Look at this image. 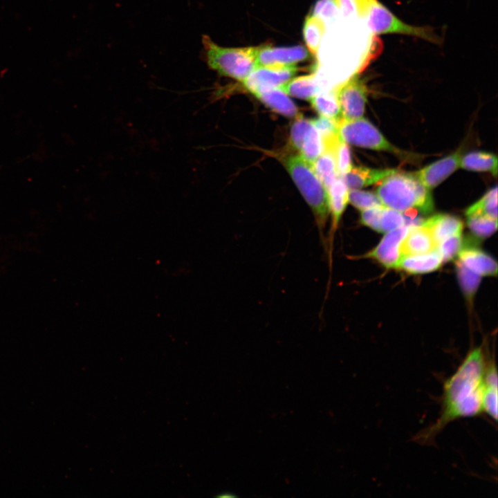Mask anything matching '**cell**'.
<instances>
[{
	"label": "cell",
	"mask_w": 498,
	"mask_h": 498,
	"mask_svg": "<svg viewBox=\"0 0 498 498\" xmlns=\"http://www.w3.org/2000/svg\"><path fill=\"white\" fill-rule=\"evenodd\" d=\"M486 362L481 347L468 353L456 371L444 382L437 420L416 436L417 441L430 443L451 422L483 413Z\"/></svg>",
	"instance_id": "obj_1"
},
{
	"label": "cell",
	"mask_w": 498,
	"mask_h": 498,
	"mask_svg": "<svg viewBox=\"0 0 498 498\" xmlns=\"http://www.w3.org/2000/svg\"><path fill=\"white\" fill-rule=\"evenodd\" d=\"M378 183L376 195L384 206L403 212L413 209L423 214L432 212L434 203L430 190L414 173L397 171Z\"/></svg>",
	"instance_id": "obj_2"
},
{
	"label": "cell",
	"mask_w": 498,
	"mask_h": 498,
	"mask_svg": "<svg viewBox=\"0 0 498 498\" xmlns=\"http://www.w3.org/2000/svg\"><path fill=\"white\" fill-rule=\"evenodd\" d=\"M285 165L313 213L322 245L325 247L324 230L329 216L328 190L314 172L312 164L300 155L288 157Z\"/></svg>",
	"instance_id": "obj_3"
},
{
	"label": "cell",
	"mask_w": 498,
	"mask_h": 498,
	"mask_svg": "<svg viewBox=\"0 0 498 498\" xmlns=\"http://www.w3.org/2000/svg\"><path fill=\"white\" fill-rule=\"evenodd\" d=\"M356 15L367 20L374 34H401L425 39L435 44L441 39L430 27L407 24L378 0H355Z\"/></svg>",
	"instance_id": "obj_4"
},
{
	"label": "cell",
	"mask_w": 498,
	"mask_h": 498,
	"mask_svg": "<svg viewBox=\"0 0 498 498\" xmlns=\"http://www.w3.org/2000/svg\"><path fill=\"white\" fill-rule=\"evenodd\" d=\"M202 43L208 65L220 75L242 82L257 67L256 46L223 47L203 35Z\"/></svg>",
	"instance_id": "obj_5"
},
{
	"label": "cell",
	"mask_w": 498,
	"mask_h": 498,
	"mask_svg": "<svg viewBox=\"0 0 498 498\" xmlns=\"http://www.w3.org/2000/svg\"><path fill=\"white\" fill-rule=\"evenodd\" d=\"M338 131L341 140L347 143L378 151H385L404 156V152L390 143L369 121L360 118L338 120Z\"/></svg>",
	"instance_id": "obj_6"
},
{
	"label": "cell",
	"mask_w": 498,
	"mask_h": 498,
	"mask_svg": "<svg viewBox=\"0 0 498 498\" xmlns=\"http://www.w3.org/2000/svg\"><path fill=\"white\" fill-rule=\"evenodd\" d=\"M340 108V116L347 120L362 118L368 90L358 72L353 73L333 88Z\"/></svg>",
	"instance_id": "obj_7"
},
{
	"label": "cell",
	"mask_w": 498,
	"mask_h": 498,
	"mask_svg": "<svg viewBox=\"0 0 498 498\" xmlns=\"http://www.w3.org/2000/svg\"><path fill=\"white\" fill-rule=\"evenodd\" d=\"M298 68L295 64L257 66L241 82L252 94L274 87H279L290 80Z\"/></svg>",
	"instance_id": "obj_8"
},
{
	"label": "cell",
	"mask_w": 498,
	"mask_h": 498,
	"mask_svg": "<svg viewBox=\"0 0 498 498\" xmlns=\"http://www.w3.org/2000/svg\"><path fill=\"white\" fill-rule=\"evenodd\" d=\"M409 226L403 225L394 229L383 237L377 246L365 255L377 260L387 268H396L402 257L400 244L407 235Z\"/></svg>",
	"instance_id": "obj_9"
},
{
	"label": "cell",
	"mask_w": 498,
	"mask_h": 498,
	"mask_svg": "<svg viewBox=\"0 0 498 498\" xmlns=\"http://www.w3.org/2000/svg\"><path fill=\"white\" fill-rule=\"evenodd\" d=\"M309 53L302 46L273 47L270 44L256 46L257 66L269 65H291L308 58Z\"/></svg>",
	"instance_id": "obj_10"
},
{
	"label": "cell",
	"mask_w": 498,
	"mask_h": 498,
	"mask_svg": "<svg viewBox=\"0 0 498 498\" xmlns=\"http://www.w3.org/2000/svg\"><path fill=\"white\" fill-rule=\"evenodd\" d=\"M329 214L331 225L328 237L326 238L325 248L328 251L329 265H331L333 242L335 232L340 220L349 203V189L340 176H338L328 189Z\"/></svg>",
	"instance_id": "obj_11"
},
{
	"label": "cell",
	"mask_w": 498,
	"mask_h": 498,
	"mask_svg": "<svg viewBox=\"0 0 498 498\" xmlns=\"http://www.w3.org/2000/svg\"><path fill=\"white\" fill-rule=\"evenodd\" d=\"M461 151L437 160L414 173L418 181L427 189L436 187L460 167Z\"/></svg>",
	"instance_id": "obj_12"
},
{
	"label": "cell",
	"mask_w": 498,
	"mask_h": 498,
	"mask_svg": "<svg viewBox=\"0 0 498 498\" xmlns=\"http://www.w3.org/2000/svg\"><path fill=\"white\" fill-rule=\"evenodd\" d=\"M400 249L402 256L420 255L436 250V244L426 228L410 226Z\"/></svg>",
	"instance_id": "obj_13"
},
{
	"label": "cell",
	"mask_w": 498,
	"mask_h": 498,
	"mask_svg": "<svg viewBox=\"0 0 498 498\" xmlns=\"http://www.w3.org/2000/svg\"><path fill=\"white\" fill-rule=\"evenodd\" d=\"M422 226L431 233L437 246L444 239L462 233L463 224L461 220L453 215L438 214L423 220Z\"/></svg>",
	"instance_id": "obj_14"
},
{
	"label": "cell",
	"mask_w": 498,
	"mask_h": 498,
	"mask_svg": "<svg viewBox=\"0 0 498 498\" xmlns=\"http://www.w3.org/2000/svg\"><path fill=\"white\" fill-rule=\"evenodd\" d=\"M459 260L470 270L480 276H496L497 261L489 255L474 247L464 248L460 250Z\"/></svg>",
	"instance_id": "obj_15"
},
{
	"label": "cell",
	"mask_w": 498,
	"mask_h": 498,
	"mask_svg": "<svg viewBox=\"0 0 498 498\" xmlns=\"http://www.w3.org/2000/svg\"><path fill=\"white\" fill-rule=\"evenodd\" d=\"M397 171L394 169H373L357 166L352 167L341 178L348 189L358 190L378 183Z\"/></svg>",
	"instance_id": "obj_16"
},
{
	"label": "cell",
	"mask_w": 498,
	"mask_h": 498,
	"mask_svg": "<svg viewBox=\"0 0 498 498\" xmlns=\"http://www.w3.org/2000/svg\"><path fill=\"white\" fill-rule=\"evenodd\" d=\"M442 263L439 252L435 250L424 254L402 256L396 268L409 274H423L437 270Z\"/></svg>",
	"instance_id": "obj_17"
},
{
	"label": "cell",
	"mask_w": 498,
	"mask_h": 498,
	"mask_svg": "<svg viewBox=\"0 0 498 498\" xmlns=\"http://www.w3.org/2000/svg\"><path fill=\"white\" fill-rule=\"evenodd\" d=\"M273 111L286 117L298 116V109L294 102L280 87L266 89L252 94Z\"/></svg>",
	"instance_id": "obj_18"
},
{
	"label": "cell",
	"mask_w": 498,
	"mask_h": 498,
	"mask_svg": "<svg viewBox=\"0 0 498 498\" xmlns=\"http://www.w3.org/2000/svg\"><path fill=\"white\" fill-rule=\"evenodd\" d=\"M497 371L494 361L486 362L483 394V413L497 420Z\"/></svg>",
	"instance_id": "obj_19"
},
{
	"label": "cell",
	"mask_w": 498,
	"mask_h": 498,
	"mask_svg": "<svg viewBox=\"0 0 498 498\" xmlns=\"http://www.w3.org/2000/svg\"><path fill=\"white\" fill-rule=\"evenodd\" d=\"M279 87L288 95L308 100L320 91L315 73L291 78Z\"/></svg>",
	"instance_id": "obj_20"
},
{
	"label": "cell",
	"mask_w": 498,
	"mask_h": 498,
	"mask_svg": "<svg viewBox=\"0 0 498 498\" xmlns=\"http://www.w3.org/2000/svg\"><path fill=\"white\" fill-rule=\"evenodd\" d=\"M460 167L470 171L490 172L496 176L497 158L495 154L486 151H470L461 157Z\"/></svg>",
	"instance_id": "obj_21"
},
{
	"label": "cell",
	"mask_w": 498,
	"mask_h": 498,
	"mask_svg": "<svg viewBox=\"0 0 498 498\" xmlns=\"http://www.w3.org/2000/svg\"><path fill=\"white\" fill-rule=\"evenodd\" d=\"M325 22L317 15H308L304 21L303 36L308 50L313 55L318 53L321 40L326 31Z\"/></svg>",
	"instance_id": "obj_22"
},
{
	"label": "cell",
	"mask_w": 498,
	"mask_h": 498,
	"mask_svg": "<svg viewBox=\"0 0 498 498\" xmlns=\"http://www.w3.org/2000/svg\"><path fill=\"white\" fill-rule=\"evenodd\" d=\"M314 172L328 190L338 177L333 149H324L312 163Z\"/></svg>",
	"instance_id": "obj_23"
},
{
	"label": "cell",
	"mask_w": 498,
	"mask_h": 498,
	"mask_svg": "<svg viewBox=\"0 0 498 498\" xmlns=\"http://www.w3.org/2000/svg\"><path fill=\"white\" fill-rule=\"evenodd\" d=\"M309 101L313 109L321 116L336 120L341 117L333 89L327 91H320Z\"/></svg>",
	"instance_id": "obj_24"
},
{
	"label": "cell",
	"mask_w": 498,
	"mask_h": 498,
	"mask_svg": "<svg viewBox=\"0 0 498 498\" xmlns=\"http://www.w3.org/2000/svg\"><path fill=\"white\" fill-rule=\"evenodd\" d=\"M479 214L497 219V187L491 188L477 202L470 206L465 215Z\"/></svg>",
	"instance_id": "obj_25"
},
{
	"label": "cell",
	"mask_w": 498,
	"mask_h": 498,
	"mask_svg": "<svg viewBox=\"0 0 498 498\" xmlns=\"http://www.w3.org/2000/svg\"><path fill=\"white\" fill-rule=\"evenodd\" d=\"M323 151L322 137L316 127L313 125L303 140L299 150L300 156L312 164Z\"/></svg>",
	"instance_id": "obj_26"
},
{
	"label": "cell",
	"mask_w": 498,
	"mask_h": 498,
	"mask_svg": "<svg viewBox=\"0 0 498 498\" xmlns=\"http://www.w3.org/2000/svg\"><path fill=\"white\" fill-rule=\"evenodd\" d=\"M456 270L461 288L470 301L479 287L481 276L470 270L459 259L456 261Z\"/></svg>",
	"instance_id": "obj_27"
},
{
	"label": "cell",
	"mask_w": 498,
	"mask_h": 498,
	"mask_svg": "<svg viewBox=\"0 0 498 498\" xmlns=\"http://www.w3.org/2000/svg\"><path fill=\"white\" fill-rule=\"evenodd\" d=\"M466 216L467 225L469 229L477 238H487L497 230V219L479 214H472Z\"/></svg>",
	"instance_id": "obj_28"
},
{
	"label": "cell",
	"mask_w": 498,
	"mask_h": 498,
	"mask_svg": "<svg viewBox=\"0 0 498 498\" xmlns=\"http://www.w3.org/2000/svg\"><path fill=\"white\" fill-rule=\"evenodd\" d=\"M464 240L462 233L451 236L442 241L436 248L439 252L443 262L452 260L459 253L464 246Z\"/></svg>",
	"instance_id": "obj_29"
},
{
	"label": "cell",
	"mask_w": 498,
	"mask_h": 498,
	"mask_svg": "<svg viewBox=\"0 0 498 498\" xmlns=\"http://www.w3.org/2000/svg\"><path fill=\"white\" fill-rule=\"evenodd\" d=\"M349 202L360 210L383 205L376 194L357 190H351L349 192Z\"/></svg>",
	"instance_id": "obj_30"
},
{
	"label": "cell",
	"mask_w": 498,
	"mask_h": 498,
	"mask_svg": "<svg viewBox=\"0 0 498 498\" xmlns=\"http://www.w3.org/2000/svg\"><path fill=\"white\" fill-rule=\"evenodd\" d=\"M333 153L338 176L342 177L353 167L349 147L340 138L333 149Z\"/></svg>",
	"instance_id": "obj_31"
},
{
	"label": "cell",
	"mask_w": 498,
	"mask_h": 498,
	"mask_svg": "<svg viewBox=\"0 0 498 498\" xmlns=\"http://www.w3.org/2000/svg\"><path fill=\"white\" fill-rule=\"evenodd\" d=\"M405 225V217L401 212L384 206L380 219L379 232H388Z\"/></svg>",
	"instance_id": "obj_32"
},
{
	"label": "cell",
	"mask_w": 498,
	"mask_h": 498,
	"mask_svg": "<svg viewBox=\"0 0 498 498\" xmlns=\"http://www.w3.org/2000/svg\"><path fill=\"white\" fill-rule=\"evenodd\" d=\"M313 125L311 120L306 119L302 116H297L290 129V141L295 149L299 150L304 137Z\"/></svg>",
	"instance_id": "obj_33"
},
{
	"label": "cell",
	"mask_w": 498,
	"mask_h": 498,
	"mask_svg": "<svg viewBox=\"0 0 498 498\" xmlns=\"http://www.w3.org/2000/svg\"><path fill=\"white\" fill-rule=\"evenodd\" d=\"M384 205L376 206L361 210L360 223L379 232L380 219Z\"/></svg>",
	"instance_id": "obj_34"
},
{
	"label": "cell",
	"mask_w": 498,
	"mask_h": 498,
	"mask_svg": "<svg viewBox=\"0 0 498 498\" xmlns=\"http://www.w3.org/2000/svg\"><path fill=\"white\" fill-rule=\"evenodd\" d=\"M339 11L334 0H319L313 14L317 15L324 21L335 18Z\"/></svg>",
	"instance_id": "obj_35"
},
{
	"label": "cell",
	"mask_w": 498,
	"mask_h": 498,
	"mask_svg": "<svg viewBox=\"0 0 498 498\" xmlns=\"http://www.w3.org/2000/svg\"><path fill=\"white\" fill-rule=\"evenodd\" d=\"M340 12L344 17L356 15V6L354 0H334Z\"/></svg>",
	"instance_id": "obj_36"
}]
</instances>
